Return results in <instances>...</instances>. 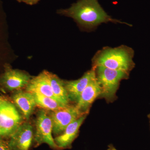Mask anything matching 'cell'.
<instances>
[{
  "instance_id": "d6986e66",
  "label": "cell",
  "mask_w": 150,
  "mask_h": 150,
  "mask_svg": "<svg viewBox=\"0 0 150 150\" xmlns=\"http://www.w3.org/2000/svg\"><path fill=\"white\" fill-rule=\"evenodd\" d=\"M39 1H40V0H34V4H37Z\"/></svg>"
},
{
  "instance_id": "2e32d148",
  "label": "cell",
  "mask_w": 150,
  "mask_h": 150,
  "mask_svg": "<svg viewBox=\"0 0 150 150\" xmlns=\"http://www.w3.org/2000/svg\"><path fill=\"white\" fill-rule=\"evenodd\" d=\"M0 150H12L8 143L4 141L0 136Z\"/></svg>"
},
{
  "instance_id": "6da1fadb",
  "label": "cell",
  "mask_w": 150,
  "mask_h": 150,
  "mask_svg": "<svg viewBox=\"0 0 150 150\" xmlns=\"http://www.w3.org/2000/svg\"><path fill=\"white\" fill-rule=\"evenodd\" d=\"M57 13L73 18L80 27L86 30L96 28L102 23H125L107 14L98 0H79L69 8L58 10Z\"/></svg>"
},
{
  "instance_id": "5b68a950",
  "label": "cell",
  "mask_w": 150,
  "mask_h": 150,
  "mask_svg": "<svg viewBox=\"0 0 150 150\" xmlns=\"http://www.w3.org/2000/svg\"><path fill=\"white\" fill-rule=\"evenodd\" d=\"M35 133L34 140L36 146L46 144L52 149H59L52 137L53 123L51 117L45 110L38 112L35 120Z\"/></svg>"
},
{
  "instance_id": "ac0fdd59",
  "label": "cell",
  "mask_w": 150,
  "mask_h": 150,
  "mask_svg": "<svg viewBox=\"0 0 150 150\" xmlns=\"http://www.w3.org/2000/svg\"><path fill=\"white\" fill-rule=\"evenodd\" d=\"M107 150H118L116 149L115 147L113 146H112V145H110L109 147H108V149Z\"/></svg>"
},
{
  "instance_id": "52a82bcc",
  "label": "cell",
  "mask_w": 150,
  "mask_h": 150,
  "mask_svg": "<svg viewBox=\"0 0 150 150\" xmlns=\"http://www.w3.org/2000/svg\"><path fill=\"white\" fill-rule=\"evenodd\" d=\"M32 77L24 71L6 66L4 72L0 77V83L9 91L19 90L25 88Z\"/></svg>"
},
{
  "instance_id": "8fae6325",
  "label": "cell",
  "mask_w": 150,
  "mask_h": 150,
  "mask_svg": "<svg viewBox=\"0 0 150 150\" xmlns=\"http://www.w3.org/2000/svg\"><path fill=\"white\" fill-rule=\"evenodd\" d=\"M25 90L30 93L40 94L59 101L52 91L48 71H43L36 76L32 77Z\"/></svg>"
},
{
  "instance_id": "9a60e30c",
  "label": "cell",
  "mask_w": 150,
  "mask_h": 150,
  "mask_svg": "<svg viewBox=\"0 0 150 150\" xmlns=\"http://www.w3.org/2000/svg\"><path fill=\"white\" fill-rule=\"evenodd\" d=\"M32 94L35 98L36 105L45 110L51 111H56L67 106L49 97L45 96L40 94Z\"/></svg>"
},
{
  "instance_id": "277c9868",
  "label": "cell",
  "mask_w": 150,
  "mask_h": 150,
  "mask_svg": "<svg viewBox=\"0 0 150 150\" xmlns=\"http://www.w3.org/2000/svg\"><path fill=\"white\" fill-rule=\"evenodd\" d=\"M23 118L15 106L8 100L0 102V136L10 137L22 123Z\"/></svg>"
},
{
  "instance_id": "5bb4252c",
  "label": "cell",
  "mask_w": 150,
  "mask_h": 150,
  "mask_svg": "<svg viewBox=\"0 0 150 150\" xmlns=\"http://www.w3.org/2000/svg\"><path fill=\"white\" fill-rule=\"evenodd\" d=\"M48 77L54 95L60 102L65 105L70 104L67 90L65 88L64 80L54 74L48 71Z\"/></svg>"
},
{
  "instance_id": "9c48e42d",
  "label": "cell",
  "mask_w": 150,
  "mask_h": 150,
  "mask_svg": "<svg viewBox=\"0 0 150 150\" xmlns=\"http://www.w3.org/2000/svg\"><path fill=\"white\" fill-rule=\"evenodd\" d=\"M95 76V68L92 67L91 69L85 73L79 79L64 80L65 88L70 102L74 103L75 104L77 103L82 93Z\"/></svg>"
},
{
  "instance_id": "4fadbf2b",
  "label": "cell",
  "mask_w": 150,
  "mask_h": 150,
  "mask_svg": "<svg viewBox=\"0 0 150 150\" xmlns=\"http://www.w3.org/2000/svg\"><path fill=\"white\" fill-rule=\"evenodd\" d=\"M12 98L14 102L21 110L24 118L28 120L36 106L33 94L19 90L15 93Z\"/></svg>"
},
{
  "instance_id": "3957f363",
  "label": "cell",
  "mask_w": 150,
  "mask_h": 150,
  "mask_svg": "<svg viewBox=\"0 0 150 150\" xmlns=\"http://www.w3.org/2000/svg\"><path fill=\"white\" fill-rule=\"evenodd\" d=\"M94 68L96 79L101 89L98 98H103L107 103L114 102L117 99L116 93L120 83L123 80L128 79L130 74L100 66Z\"/></svg>"
},
{
  "instance_id": "e0dca14e",
  "label": "cell",
  "mask_w": 150,
  "mask_h": 150,
  "mask_svg": "<svg viewBox=\"0 0 150 150\" xmlns=\"http://www.w3.org/2000/svg\"><path fill=\"white\" fill-rule=\"evenodd\" d=\"M19 2L25 3L29 5H33L34 4V0H17Z\"/></svg>"
},
{
  "instance_id": "7a4b0ae2",
  "label": "cell",
  "mask_w": 150,
  "mask_h": 150,
  "mask_svg": "<svg viewBox=\"0 0 150 150\" xmlns=\"http://www.w3.org/2000/svg\"><path fill=\"white\" fill-rule=\"evenodd\" d=\"M134 55V50L124 45L114 48L105 47L94 56L92 67L100 66L130 74L135 66Z\"/></svg>"
},
{
  "instance_id": "7c38bea8",
  "label": "cell",
  "mask_w": 150,
  "mask_h": 150,
  "mask_svg": "<svg viewBox=\"0 0 150 150\" xmlns=\"http://www.w3.org/2000/svg\"><path fill=\"white\" fill-rule=\"evenodd\" d=\"M87 115H83L69 124L62 134L54 139L59 149L70 148L77 137L81 126Z\"/></svg>"
},
{
  "instance_id": "8992f818",
  "label": "cell",
  "mask_w": 150,
  "mask_h": 150,
  "mask_svg": "<svg viewBox=\"0 0 150 150\" xmlns=\"http://www.w3.org/2000/svg\"><path fill=\"white\" fill-rule=\"evenodd\" d=\"M85 115L87 114H83L75 105L71 104L60 110L51 111L49 115L53 123L52 132L54 135H60L69 124Z\"/></svg>"
},
{
  "instance_id": "44dd1931",
  "label": "cell",
  "mask_w": 150,
  "mask_h": 150,
  "mask_svg": "<svg viewBox=\"0 0 150 150\" xmlns=\"http://www.w3.org/2000/svg\"><path fill=\"white\" fill-rule=\"evenodd\" d=\"M2 100V98H1V97H0V102H1V101Z\"/></svg>"
},
{
  "instance_id": "ba28073f",
  "label": "cell",
  "mask_w": 150,
  "mask_h": 150,
  "mask_svg": "<svg viewBox=\"0 0 150 150\" xmlns=\"http://www.w3.org/2000/svg\"><path fill=\"white\" fill-rule=\"evenodd\" d=\"M10 137L8 143L12 150H29L33 138L32 126L27 122L22 123Z\"/></svg>"
},
{
  "instance_id": "ffe728a7",
  "label": "cell",
  "mask_w": 150,
  "mask_h": 150,
  "mask_svg": "<svg viewBox=\"0 0 150 150\" xmlns=\"http://www.w3.org/2000/svg\"><path fill=\"white\" fill-rule=\"evenodd\" d=\"M148 118H149V120L150 126V113L148 115Z\"/></svg>"
},
{
  "instance_id": "30bf717a",
  "label": "cell",
  "mask_w": 150,
  "mask_h": 150,
  "mask_svg": "<svg viewBox=\"0 0 150 150\" xmlns=\"http://www.w3.org/2000/svg\"><path fill=\"white\" fill-rule=\"evenodd\" d=\"M100 93L101 89L95 76L82 93L75 106L83 114H88L92 104L96 99L99 98Z\"/></svg>"
}]
</instances>
